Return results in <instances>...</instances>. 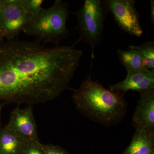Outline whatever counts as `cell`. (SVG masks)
<instances>
[{"instance_id": "1", "label": "cell", "mask_w": 154, "mask_h": 154, "mask_svg": "<svg viewBox=\"0 0 154 154\" xmlns=\"http://www.w3.org/2000/svg\"><path fill=\"white\" fill-rule=\"evenodd\" d=\"M83 54L74 45L0 40V100L33 105L55 99L68 88Z\"/></svg>"}, {"instance_id": "2", "label": "cell", "mask_w": 154, "mask_h": 154, "mask_svg": "<svg viewBox=\"0 0 154 154\" xmlns=\"http://www.w3.org/2000/svg\"><path fill=\"white\" fill-rule=\"evenodd\" d=\"M72 99L80 113L107 126L118 123L126 113L127 103L122 95L105 89L90 75L75 90Z\"/></svg>"}, {"instance_id": "3", "label": "cell", "mask_w": 154, "mask_h": 154, "mask_svg": "<svg viewBox=\"0 0 154 154\" xmlns=\"http://www.w3.org/2000/svg\"><path fill=\"white\" fill-rule=\"evenodd\" d=\"M69 13L67 3L56 0L50 8H42L22 31L27 36L34 37L36 41L43 45L51 43L59 45L69 35L66 25Z\"/></svg>"}, {"instance_id": "4", "label": "cell", "mask_w": 154, "mask_h": 154, "mask_svg": "<svg viewBox=\"0 0 154 154\" xmlns=\"http://www.w3.org/2000/svg\"><path fill=\"white\" fill-rule=\"evenodd\" d=\"M107 12L105 1L85 0L79 10L73 13L77 19L79 34L77 42L82 41L89 45L93 59L95 49L102 41Z\"/></svg>"}, {"instance_id": "5", "label": "cell", "mask_w": 154, "mask_h": 154, "mask_svg": "<svg viewBox=\"0 0 154 154\" xmlns=\"http://www.w3.org/2000/svg\"><path fill=\"white\" fill-rule=\"evenodd\" d=\"M34 15L25 8L23 0H6L0 10V40L16 38Z\"/></svg>"}, {"instance_id": "6", "label": "cell", "mask_w": 154, "mask_h": 154, "mask_svg": "<svg viewBox=\"0 0 154 154\" xmlns=\"http://www.w3.org/2000/svg\"><path fill=\"white\" fill-rule=\"evenodd\" d=\"M108 12L113 15L119 27L125 33L139 37L143 31L140 22V15L134 0L105 1Z\"/></svg>"}, {"instance_id": "7", "label": "cell", "mask_w": 154, "mask_h": 154, "mask_svg": "<svg viewBox=\"0 0 154 154\" xmlns=\"http://www.w3.org/2000/svg\"><path fill=\"white\" fill-rule=\"evenodd\" d=\"M7 126L27 142L38 141L36 121L30 107L14 109Z\"/></svg>"}, {"instance_id": "8", "label": "cell", "mask_w": 154, "mask_h": 154, "mask_svg": "<svg viewBox=\"0 0 154 154\" xmlns=\"http://www.w3.org/2000/svg\"><path fill=\"white\" fill-rule=\"evenodd\" d=\"M110 91L121 94L129 91L140 93L154 90V69L127 71L126 78L110 86Z\"/></svg>"}, {"instance_id": "9", "label": "cell", "mask_w": 154, "mask_h": 154, "mask_svg": "<svg viewBox=\"0 0 154 154\" xmlns=\"http://www.w3.org/2000/svg\"><path fill=\"white\" fill-rule=\"evenodd\" d=\"M140 94L133 116V125L136 130L154 132V90Z\"/></svg>"}, {"instance_id": "10", "label": "cell", "mask_w": 154, "mask_h": 154, "mask_svg": "<svg viewBox=\"0 0 154 154\" xmlns=\"http://www.w3.org/2000/svg\"><path fill=\"white\" fill-rule=\"evenodd\" d=\"M28 143L7 125L0 129V154H22Z\"/></svg>"}, {"instance_id": "11", "label": "cell", "mask_w": 154, "mask_h": 154, "mask_svg": "<svg viewBox=\"0 0 154 154\" xmlns=\"http://www.w3.org/2000/svg\"><path fill=\"white\" fill-rule=\"evenodd\" d=\"M154 152V132L136 130L132 140L122 154H152Z\"/></svg>"}, {"instance_id": "12", "label": "cell", "mask_w": 154, "mask_h": 154, "mask_svg": "<svg viewBox=\"0 0 154 154\" xmlns=\"http://www.w3.org/2000/svg\"><path fill=\"white\" fill-rule=\"evenodd\" d=\"M117 54L119 61L127 71L146 69L143 66L140 54L133 45H129L126 50L118 49Z\"/></svg>"}, {"instance_id": "13", "label": "cell", "mask_w": 154, "mask_h": 154, "mask_svg": "<svg viewBox=\"0 0 154 154\" xmlns=\"http://www.w3.org/2000/svg\"><path fill=\"white\" fill-rule=\"evenodd\" d=\"M133 46L140 54L145 68L154 69V41H148L140 45Z\"/></svg>"}, {"instance_id": "14", "label": "cell", "mask_w": 154, "mask_h": 154, "mask_svg": "<svg viewBox=\"0 0 154 154\" xmlns=\"http://www.w3.org/2000/svg\"><path fill=\"white\" fill-rule=\"evenodd\" d=\"M22 154H45L44 145L39 141L28 143Z\"/></svg>"}, {"instance_id": "15", "label": "cell", "mask_w": 154, "mask_h": 154, "mask_svg": "<svg viewBox=\"0 0 154 154\" xmlns=\"http://www.w3.org/2000/svg\"><path fill=\"white\" fill-rule=\"evenodd\" d=\"M43 2V0H23L25 8L34 15L42 8Z\"/></svg>"}, {"instance_id": "16", "label": "cell", "mask_w": 154, "mask_h": 154, "mask_svg": "<svg viewBox=\"0 0 154 154\" xmlns=\"http://www.w3.org/2000/svg\"><path fill=\"white\" fill-rule=\"evenodd\" d=\"M44 148L45 154H69L58 146L45 145Z\"/></svg>"}, {"instance_id": "17", "label": "cell", "mask_w": 154, "mask_h": 154, "mask_svg": "<svg viewBox=\"0 0 154 154\" xmlns=\"http://www.w3.org/2000/svg\"><path fill=\"white\" fill-rule=\"evenodd\" d=\"M151 9H150V20L152 23H154V1L153 0H150Z\"/></svg>"}, {"instance_id": "18", "label": "cell", "mask_w": 154, "mask_h": 154, "mask_svg": "<svg viewBox=\"0 0 154 154\" xmlns=\"http://www.w3.org/2000/svg\"><path fill=\"white\" fill-rule=\"evenodd\" d=\"M5 1L6 0H0V10L5 5Z\"/></svg>"}, {"instance_id": "19", "label": "cell", "mask_w": 154, "mask_h": 154, "mask_svg": "<svg viewBox=\"0 0 154 154\" xmlns=\"http://www.w3.org/2000/svg\"><path fill=\"white\" fill-rule=\"evenodd\" d=\"M1 107L0 105V120H1Z\"/></svg>"}, {"instance_id": "20", "label": "cell", "mask_w": 154, "mask_h": 154, "mask_svg": "<svg viewBox=\"0 0 154 154\" xmlns=\"http://www.w3.org/2000/svg\"><path fill=\"white\" fill-rule=\"evenodd\" d=\"M152 154H154V152H153Z\"/></svg>"}]
</instances>
